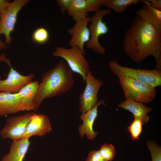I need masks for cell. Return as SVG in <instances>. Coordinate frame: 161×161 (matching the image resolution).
Here are the masks:
<instances>
[{"label": "cell", "instance_id": "obj_23", "mask_svg": "<svg viewBox=\"0 0 161 161\" xmlns=\"http://www.w3.org/2000/svg\"><path fill=\"white\" fill-rule=\"evenodd\" d=\"M105 161H111L114 158L116 151L114 146L111 144L106 143L102 145L98 150Z\"/></svg>", "mask_w": 161, "mask_h": 161}, {"label": "cell", "instance_id": "obj_13", "mask_svg": "<svg viewBox=\"0 0 161 161\" xmlns=\"http://www.w3.org/2000/svg\"><path fill=\"white\" fill-rule=\"evenodd\" d=\"M102 104L105 105L103 100H100L94 108L85 113L82 114L80 118L83 120L82 125L80 126L79 131L80 136L82 137L86 134L88 139L93 140L97 134V132L93 130V125L97 116L98 106Z\"/></svg>", "mask_w": 161, "mask_h": 161}, {"label": "cell", "instance_id": "obj_12", "mask_svg": "<svg viewBox=\"0 0 161 161\" xmlns=\"http://www.w3.org/2000/svg\"><path fill=\"white\" fill-rule=\"evenodd\" d=\"M52 130L50 121L47 116L35 113L27 126L23 138L35 136L41 137Z\"/></svg>", "mask_w": 161, "mask_h": 161}, {"label": "cell", "instance_id": "obj_29", "mask_svg": "<svg viewBox=\"0 0 161 161\" xmlns=\"http://www.w3.org/2000/svg\"><path fill=\"white\" fill-rule=\"evenodd\" d=\"M10 3L8 0H0V17Z\"/></svg>", "mask_w": 161, "mask_h": 161}, {"label": "cell", "instance_id": "obj_2", "mask_svg": "<svg viewBox=\"0 0 161 161\" xmlns=\"http://www.w3.org/2000/svg\"><path fill=\"white\" fill-rule=\"evenodd\" d=\"M74 84L73 72L63 60H60L53 68L43 74L34 100V111L38 110L44 99L67 92Z\"/></svg>", "mask_w": 161, "mask_h": 161}, {"label": "cell", "instance_id": "obj_30", "mask_svg": "<svg viewBox=\"0 0 161 161\" xmlns=\"http://www.w3.org/2000/svg\"><path fill=\"white\" fill-rule=\"evenodd\" d=\"M1 61L5 62L8 64L10 63V61L8 58H6L5 55L4 54L0 55V61Z\"/></svg>", "mask_w": 161, "mask_h": 161}, {"label": "cell", "instance_id": "obj_7", "mask_svg": "<svg viewBox=\"0 0 161 161\" xmlns=\"http://www.w3.org/2000/svg\"><path fill=\"white\" fill-rule=\"evenodd\" d=\"M86 87L79 96V110L82 114L85 113L94 108L97 104L98 91L103 82L96 78L90 70L87 72L85 82Z\"/></svg>", "mask_w": 161, "mask_h": 161}, {"label": "cell", "instance_id": "obj_8", "mask_svg": "<svg viewBox=\"0 0 161 161\" xmlns=\"http://www.w3.org/2000/svg\"><path fill=\"white\" fill-rule=\"evenodd\" d=\"M28 0H15L10 3L0 17V34H4L6 45L11 44V33L14 30L17 16L22 7L27 4Z\"/></svg>", "mask_w": 161, "mask_h": 161}, {"label": "cell", "instance_id": "obj_9", "mask_svg": "<svg viewBox=\"0 0 161 161\" xmlns=\"http://www.w3.org/2000/svg\"><path fill=\"white\" fill-rule=\"evenodd\" d=\"M34 112H29L8 118L0 131L3 139L10 138L18 140L23 138L27 126Z\"/></svg>", "mask_w": 161, "mask_h": 161}, {"label": "cell", "instance_id": "obj_22", "mask_svg": "<svg viewBox=\"0 0 161 161\" xmlns=\"http://www.w3.org/2000/svg\"><path fill=\"white\" fill-rule=\"evenodd\" d=\"M32 38L33 41L38 44H44L49 39V35L47 30L43 27H39L33 32Z\"/></svg>", "mask_w": 161, "mask_h": 161}, {"label": "cell", "instance_id": "obj_11", "mask_svg": "<svg viewBox=\"0 0 161 161\" xmlns=\"http://www.w3.org/2000/svg\"><path fill=\"white\" fill-rule=\"evenodd\" d=\"M90 17L86 18L75 22L73 26L68 29L67 32L71 36L69 41V45L71 47L79 48L85 55L84 47V44L89 41L90 34L87 27L90 22Z\"/></svg>", "mask_w": 161, "mask_h": 161}, {"label": "cell", "instance_id": "obj_5", "mask_svg": "<svg viewBox=\"0 0 161 161\" xmlns=\"http://www.w3.org/2000/svg\"><path fill=\"white\" fill-rule=\"evenodd\" d=\"M52 55L64 59L71 70L80 75L83 81L86 82L87 74L90 70L89 65L84 56L85 55L79 48L72 47L66 48L58 46Z\"/></svg>", "mask_w": 161, "mask_h": 161}, {"label": "cell", "instance_id": "obj_6", "mask_svg": "<svg viewBox=\"0 0 161 161\" xmlns=\"http://www.w3.org/2000/svg\"><path fill=\"white\" fill-rule=\"evenodd\" d=\"M111 13V10L109 9H100L90 17V24L89 28L90 37L86 43V47L95 53L103 54L105 53V48L99 43V38L108 32V27L102 19Z\"/></svg>", "mask_w": 161, "mask_h": 161}, {"label": "cell", "instance_id": "obj_24", "mask_svg": "<svg viewBox=\"0 0 161 161\" xmlns=\"http://www.w3.org/2000/svg\"><path fill=\"white\" fill-rule=\"evenodd\" d=\"M146 144L151 154L152 161H161V148L160 146L151 141H148Z\"/></svg>", "mask_w": 161, "mask_h": 161}, {"label": "cell", "instance_id": "obj_1", "mask_svg": "<svg viewBox=\"0 0 161 161\" xmlns=\"http://www.w3.org/2000/svg\"><path fill=\"white\" fill-rule=\"evenodd\" d=\"M123 48L125 54L139 63L150 55L161 69V30L137 16L125 33Z\"/></svg>", "mask_w": 161, "mask_h": 161}, {"label": "cell", "instance_id": "obj_4", "mask_svg": "<svg viewBox=\"0 0 161 161\" xmlns=\"http://www.w3.org/2000/svg\"><path fill=\"white\" fill-rule=\"evenodd\" d=\"M119 82L126 99L148 103L155 98V87L142 82L128 78H119Z\"/></svg>", "mask_w": 161, "mask_h": 161}, {"label": "cell", "instance_id": "obj_28", "mask_svg": "<svg viewBox=\"0 0 161 161\" xmlns=\"http://www.w3.org/2000/svg\"><path fill=\"white\" fill-rule=\"evenodd\" d=\"M141 2L147 4L154 8L161 10V0H141Z\"/></svg>", "mask_w": 161, "mask_h": 161}, {"label": "cell", "instance_id": "obj_17", "mask_svg": "<svg viewBox=\"0 0 161 161\" xmlns=\"http://www.w3.org/2000/svg\"><path fill=\"white\" fill-rule=\"evenodd\" d=\"M117 106L131 112L134 118L140 119L143 124H146L150 119V116L147 114L151 111L152 109L142 103L126 99L119 103Z\"/></svg>", "mask_w": 161, "mask_h": 161}, {"label": "cell", "instance_id": "obj_16", "mask_svg": "<svg viewBox=\"0 0 161 161\" xmlns=\"http://www.w3.org/2000/svg\"><path fill=\"white\" fill-rule=\"evenodd\" d=\"M20 100L18 93L0 92V117L20 111Z\"/></svg>", "mask_w": 161, "mask_h": 161}, {"label": "cell", "instance_id": "obj_15", "mask_svg": "<svg viewBox=\"0 0 161 161\" xmlns=\"http://www.w3.org/2000/svg\"><path fill=\"white\" fill-rule=\"evenodd\" d=\"M29 138L13 140L9 153L3 156L1 161H23L30 145Z\"/></svg>", "mask_w": 161, "mask_h": 161}, {"label": "cell", "instance_id": "obj_25", "mask_svg": "<svg viewBox=\"0 0 161 161\" xmlns=\"http://www.w3.org/2000/svg\"><path fill=\"white\" fill-rule=\"evenodd\" d=\"M88 12L96 13L100 10V8L104 0H85Z\"/></svg>", "mask_w": 161, "mask_h": 161}, {"label": "cell", "instance_id": "obj_26", "mask_svg": "<svg viewBox=\"0 0 161 161\" xmlns=\"http://www.w3.org/2000/svg\"><path fill=\"white\" fill-rule=\"evenodd\" d=\"M86 161H105L100 155L99 151L94 150L88 154Z\"/></svg>", "mask_w": 161, "mask_h": 161}, {"label": "cell", "instance_id": "obj_3", "mask_svg": "<svg viewBox=\"0 0 161 161\" xmlns=\"http://www.w3.org/2000/svg\"><path fill=\"white\" fill-rule=\"evenodd\" d=\"M108 66L112 72L118 78H126L135 80L155 88L161 85V69H135L121 66L115 60L109 61Z\"/></svg>", "mask_w": 161, "mask_h": 161}, {"label": "cell", "instance_id": "obj_20", "mask_svg": "<svg viewBox=\"0 0 161 161\" xmlns=\"http://www.w3.org/2000/svg\"><path fill=\"white\" fill-rule=\"evenodd\" d=\"M139 0H104L103 5L112 9L114 12L122 13L127 7L133 4H137Z\"/></svg>", "mask_w": 161, "mask_h": 161}, {"label": "cell", "instance_id": "obj_21", "mask_svg": "<svg viewBox=\"0 0 161 161\" xmlns=\"http://www.w3.org/2000/svg\"><path fill=\"white\" fill-rule=\"evenodd\" d=\"M143 124L141 119L138 118H134L133 122L127 128L132 140H139V137L141 133Z\"/></svg>", "mask_w": 161, "mask_h": 161}, {"label": "cell", "instance_id": "obj_10", "mask_svg": "<svg viewBox=\"0 0 161 161\" xmlns=\"http://www.w3.org/2000/svg\"><path fill=\"white\" fill-rule=\"evenodd\" d=\"M9 72L6 79L2 80L0 78V92L10 93H18L24 86L32 82L35 77L34 73L24 76L13 68L11 64Z\"/></svg>", "mask_w": 161, "mask_h": 161}, {"label": "cell", "instance_id": "obj_19", "mask_svg": "<svg viewBox=\"0 0 161 161\" xmlns=\"http://www.w3.org/2000/svg\"><path fill=\"white\" fill-rule=\"evenodd\" d=\"M67 12L68 15L75 22L88 17L85 0H72Z\"/></svg>", "mask_w": 161, "mask_h": 161}, {"label": "cell", "instance_id": "obj_31", "mask_svg": "<svg viewBox=\"0 0 161 161\" xmlns=\"http://www.w3.org/2000/svg\"><path fill=\"white\" fill-rule=\"evenodd\" d=\"M7 47L6 44L5 43L3 42L0 38V50Z\"/></svg>", "mask_w": 161, "mask_h": 161}, {"label": "cell", "instance_id": "obj_27", "mask_svg": "<svg viewBox=\"0 0 161 161\" xmlns=\"http://www.w3.org/2000/svg\"><path fill=\"white\" fill-rule=\"evenodd\" d=\"M72 0H57V3L63 13L67 11L72 2Z\"/></svg>", "mask_w": 161, "mask_h": 161}, {"label": "cell", "instance_id": "obj_14", "mask_svg": "<svg viewBox=\"0 0 161 161\" xmlns=\"http://www.w3.org/2000/svg\"><path fill=\"white\" fill-rule=\"evenodd\" d=\"M39 83L32 81L23 87L18 93L20 100V111L34 110V100L36 95Z\"/></svg>", "mask_w": 161, "mask_h": 161}, {"label": "cell", "instance_id": "obj_18", "mask_svg": "<svg viewBox=\"0 0 161 161\" xmlns=\"http://www.w3.org/2000/svg\"><path fill=\"white\" fill-rule=\"evenodd\" d=\"M145 4L141 9L136 11L137 16L161 30V10Z\"/></svg>", "mask_w": 161, "mask_h": 161}]
</instances>
